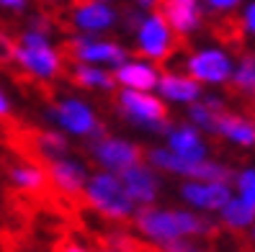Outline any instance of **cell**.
I'll use <instances>...</instances> for the list:
<instances>
[{
	"mask_svg": "<svg viewBox=\"0 0 255 252\" xmlns=\"http://www.w3.org/2000/svg\"><path fill=\"white\" fill-rule=\"evenodd\" d=\"M134 227H137L142 237H147L157 247L186 240V237H209L217 229L209 219L193 214V211L155 209V206H147V209H139L134 214Z\"/></svg>",
	"mask_w": 255,
	"mask_h": 252,
	"instance_id": "cell-1",
	"label": "cell"
},
{
	"mask_svg": "<svg viewBox=\"0 0 255 252\" xmlns=\"http://www.w3.org/2000/svg\"><path fill=\"white\" fill-rule=\"evenodd\" d=\"M83 198L93 211H98L101 216H106L111 221H127V219H134V214H137V206L127 196L119 175H111V172L88 175Z\"/></svg>",
	"mask_w": 255,
	"mask_h": 252,
	"instance_id": "cell-2",
	"label": "cell"
},
{
	"mask_svg": "<svg viewBox=\"0 0 255 252\" xmlns=\"http://www.w3.org/2000/svg\"><path fill=\"white\" fill-rule=\"evenodd\" d=\"M119 113H122L129 124L137 129H147L152 134H170V118H168V106L160 95L152 93H139V90H119L116 95Z\"/></svg>",
	"mask_w": 255,
	"mask_h": 252,
	"instance_id": "cell-3",
	"label": "cell"
},
{
	"mask_svg": "<svg viewBox=\"0 0 255 252\" xmlns=\"http://www.w3.org/2000/svg\"><path fill=\"white\" fill-rule=\"evenodd\" d=\"M47 118L57 126V131L70 137H88V139H101L103 129L98 124L96 111L80 98H62L47 111Z\"/></svg>",
	"mask_w": 255,
	"mask_h": 252,
	"instance_id": "cell-4",
	"label": "cell"
},
{
	"mask_svg": "<svg viewBox=\"0 0 255 252\" xmlns=\"http://www.w3.org/2000/svg\"><path fill=\"white\" fill-rule=\"evenodd\" d=\"M134 39H137V52L147 59V62H165L175 44H178V36L173 34V28L168 26V21L162 18L160 10H149L144 21L139 23V28L134 31Z\"/></svg>",
	"mask_w": 255,
	"mask_h": 252,
	"instance_id": "cell-5",
	"label": "cell"
},
{
	"mask_svg": "<svg viewBox=\"0 0 255 252\" xmlns=\"http://www.w3.org/2000/svg\"><path fill=\"white\" fill-rule=\"evenodd\" d=\"M91 157L101 168V172H111V175H122L124 170L144 162V152L137 142L109 137V134H103L91 144Z\"/></svg>",
	"mask_w": 255,
	"mask_h": 252,
	"instance_id": "cell-6",
	"label": "cell"
},
{
	"mask_svg": "<svg viewBox=\"0 0 255 252\" xmlns=\"http://www.w3.org/2000/svg\"><path fill=\"white\" fill-rule=\"evenodd\" d=\"M67 57L72 59L75 65H106V67H122L127 59H129V52L116 44L111 39H96V36H72L67 41Z\"/></svg>",
	"mask_w": 255,
	"mask_h": 252,
	"instance_id": "cell-7",
	"label": "cell"
},
{
	"mask_svg": "<svg viewBox=\"0 0 255 252\" xmlns=\"http://www.w3.org/2000/svg\"><path fill=\"white\" fill-rule=\"evenodd\" d=\"M13 62H16L26 75H31L34 80L49 83L54 78L62 75V65H65V54L49 47H21L16 44V54H13Z\"/></svg>",
	"mask_w": 255,
	"mask_h": 252,
	"instance_id": "cell-8",
	"label": "cell"
},
{
	"mask_svg": "<svg viewBox=\"0 0 255 252\" xmlns=\"http://www.w3.org/2000/svg\"><path fill=\"white\" fill-rule=\"evenodd\" d=\"M186 72L191 80H196L199 85H222V83H230L232 80V59L224 54L222 49H201V52H193L186 59Z\"/></svg>",
	"mask_w": 255,
	"mask_h": 252,
	"instance_id": "cell-9",
	"label": "cell"
},
{
	"mask_svg": "<svg viewBox=\"0 0 255 252\" xmlns=\"http://www.w3.org/2000/svg\"><path fill=\"white\" fill-rule=\"evenodd\" d=\"M47 177L49 185L59 190L67 198H78L83 196V188L88 183V168L75 157H59L47 162Z\"/></svg>",
	"mask_w": 255,
	"mask_h": 252,
	"instance_id": "cell-10",
	"label": "cell"
},
{
	"mask_svg": "<svg viewBox=\"0 0 255 252\" xmlns=\"http://www.w3.org/2000/svg\"><path fill=\"white\" fill-rule=\"evenodd\" d=\"M119 180H122L127 196L134 201V206H142V209L155 206V201L160 196V177L147 162H139V165L124 170L119 175Z\"/></svg>",
	"mask_w": 255,
	"mask_h": 252,
	"instance_id": "cell-11",
	"label": "cell"
},
{
	"mask_svg": "<svg viewBox=\"0 0 255 252\" xmlns=\"http://www.w3.org/2000/svg\"><path fill=\"white\" fill-rule=\"evenodd\" d=\"M160 13L168 21V26L173 28L175 36H188L201 26L204 10L199 0H162L160 3Z\"/></svg>",
	"mask_w": 255,
	"mask_h": 252,
	"instance_id": "cell-12",
	"label": "cell"
},
{
	"mask_svg": "<svg viewBox=\"0 0 255 252\" xmlns=\"http://www.w3.org/2000/svg\"><path fill=\"white\" fill-rule=\"evenodd\" d=\"M70 21L80 34L93 36V34L114 28L116 21H119V13H116L114 5H106V3H80V5L72 8Z\"/></svg>",
	"mask_w": 255,
	"mask_h": 252,
	"instance_id": "cell-13",
	"label": "cell"
},
{
	"mask_svg": "<svg viewBox=\"0 0 255 252\" xmlns=\"http://www.w3.org/2000/svg\"><path fill=\"white\" fill-rule=\"evenodd\" d=\"M181 198L201 211H222L230 203L232 190L224 183H199V180H186L181 185Z\"/></svg>",
	"mask_w": 255,
	"mask_h": 252,
	"instance_id": "cell-14",
	"label": "cell"
},
{
	"mask_svg": "<svg viewBox=\"0 0 255 252\" xmlns=\"http://www.w3.org/2000/svg\"><path fill=\"white\" fill-rule=\"evenodd\" d=\"M116 85H122L124 90H139V93H152L157 90L160 72L152 62L147 59H127L122 67L114 70Z\"/></svg>",
	"mask_w": 255,
	"mask_h": 252,
	"instance_id": "cell-15",
	"label": "cell"
},
{
	"mask_svg": "<svg viewBox=\"0 0 255 252\" xmlns=\"http://www.w3.org/2000/svg\"><path fill=\"white\" fill-rule=\"evenodd\" d=\"M168 152H173L175 157H181L183 162H191V165H196V162H204L206 160V142L201 139L199 129L193 126H173L170 134H168V147H165Z\"/></svg>",
	"mask_w": 255,
	"mask_h": 252,
	"instance_id": "cell-16",
	"label": "cell"
},
{
	"mask_svg": "<svg viewBox=\"0 0 255 252\" xmlns=\"http://www.w3.org/2000/svg\"><path fill=\"white\" fill-rule=\"evenodd\" d=\"M157 93L162 100L170 103H199L201 98V85L196 80H191L188 75H178V72H165L160 75L157 83Z\"/></svg>",
	"mask_w": 255,
	"mask_h": 252,
	"instance_id": "cell-17",
	"label": "cell"
},
{
	"mask_svg": "<svg viewBox=\"0 0 255 252\" xmlns=\"http://www.w3.org/2000/svg\"><path fill=\"white\" fill-rule=\"evenodd\" d=\"M8 177L10 183L16 185L23 193H44L49 188V177H47V168H41L39 162H13L8 168Z\"/></svg>",
	"mask_w": 255,
	"mask_h": 252,
	"instance_id": "cell-18",
	"label": "cell"
},
{
	"mask_svg": "<svg viewBox=\"0 0 255 252\" xmlns=\"http://www.w3.org/2000/svg\"><path fill=\"white\" fill-rule=\"evenodd\" d=\"M217 137L235 142L240 147H255V126L250 118L224 111L217 121Z\"/></svg>",
	"mask_w": 255,
	"mask_h": 252,
	"instance_id": "cell-19",
	"label": "cell"
},
{
	"mask_svg": "<svg viewBox=\"0 0 255 252\" xmlns=\"http://www.w3.org/2000/svg\"><path fill=\"white\" fill-rule=\"evenodd\" d=\"M31 147H34V152L41 160H47V162L59 160V157H67V152H70L67 137L62 134V131H57V129L36 131V134L31 137Z\"/></svg>",
	"mask_w": 255,
	"mask_h": 252,
	"instance_id": "cell-20",
	"label": "cell"
},
{
	"mask_svg": "<svg viewBox=\"0 0 255 252\" xmlns=\"http://www.w3.org/2000/svg\"><path fill=\"white\" fill-rule=\"evenodd\" d=\"M70 78H72L75 85L88 87V90H114L116 87L114 72L103 70V67H93V65H75L72 62Z\"/></svg>",
	"mask_w": 255,
	"mask_h": 252,
	"instance_id": "cell-21",
	"label": "cell"
},
{
	"mask_svg": "<svg viewBox=\"0 0 255 252\" xmlns=\"http://www.w3.org/2000/svg\"><path fill=\"white\" fill-rule=\"evenodd\" d=\"M147 165L152 168L155 172L162 170V172H170V175H181V177H191V162H183L181 157H175L173 152H168L165 147H152L147 152Z\"/></svg>",
	"mask_w": 255,
	"mask_h": 252,
	"instance_id": "cell-22",
	"label": "cell"
},
{
	"mask_svg": "<svg viewBox=\"0 0 255 252\" xmlns=\"http://www.w3.org/2000/svg\"><path fill=\"white\" fill-rule=\"evenodd\" d=\"M219 214H222V224L235 229V232L248 229V227L255 224V209L250 203H245L243 198H230V203L224 206Z\"/></svg>",
	"mask_w": 255,
	"mask_h": 252,
	"instance_id": "cell-23",
	"label": "cell"
},
{
	"mask_svg": "<svg viewBox=\"0 0 255 252\" xmlns=\"http://www.w3.org/2000/svg\"><path fill=\"white\" fill-rule=\"evenodd\" d=\"M232 87L237 93H243V95L255 100V59L253 57L245 54L240 59V67L232 72Z\"/></svg>",
	"mask_w": 255,
	"mask_h": 252,
	"instance_id": "cell-24",
	"label": "cell"
},
{
	"mask_svg": "<svg viewBox=\"0 0 255 252\" xmlns=\"http://www.w3.org/2000/svg\"><path fill=\"white\" fill-rule=\"evenodd\" d=\"M219 116H222V113H214L204 100L191 103V106H188L191 126H193V129H201V131H209V134H217V121H219Z\"/></svg>",
	"mask_w": 255,
	"mask_h": 252,
	"instance_id": "cell-25",
	"label": "cell"
},
{
	"mask_svg": "<svg viewBox=\"0 0 255 252\" xmlns=\"http://www.w3.org/2000/svg\"><path fill=\"white\" fill-rule=\"evenodd\" d=\"M235 180H237V188H240V198L255 209V168L243 170Z\"/></svg>",
	"mask_w": 255,
	"mask_h": 252,
	"instance_id": "cell-26",
	"label": "cell"
},
{
	"mask_svg": "<svg viewBox=\"0 0 255 252\" xmlns=\"http://www.w3.org/2000/svg\"><path fill=\"white\" fill-rule=\"evenodd\" d=\"M13 54H16V41L10 39L8 31H3V28H0V65L13 62Z\"/></svg>",
	"mask_w": 255,
	"mask_h": 252,
	"instance_id": "cell-27",
	"label": "cell"
},
{
	"mask_svg": "<svg viewBox=\"0 0 255 252\" xmlns=\"http://www.w3.org/2000/svg\"><path fill=\"white\" fill-rule=\"evenodd\" d=\"M28 28H31V31H39V34H44V36H49V34L54 31L52 21H49L47 16H41V13H36V16H31V18H28Z\"/></svg>",
	"mask_w": 255,
	"mask_h": 252,
	"instance_id": "cell-28",
	"label": "cell"
},
{
	"mask_svg": "<svg viewBox=\"0 0 255 252\" xmlns=\"http://www.w3.org/2000/svg\"><path fill=\"white\" fill-rule=\"evenodd\" d=\"M160 252H206V250L196 247V245L188 242V240H178V242H168V245H162V247H160Z\"/></svg>",
	"mask_w": 255,
	"mask_h": 252,
	"instance_id": "cell-29",
	"label": "cell"
},
{
	"mask_svg": "<svg viewBox=\"0 0 255 252\" xmlns=\"http://www.w3.org/2000/svg\"><path fill=\"white\" fill-rule=\"evenodd\" d=\"M204 3H206L209 10H214V13H227V10L237 8L240 0H204Z\"/></svg>",
	"mask_w": 255,
	"mask_h": 252,
	"instance_id": "cell-30",
	"label": "cell"
},
{
	"mask_svg": "<svg viewBox=\"0 0 255 252\" xmlns=\"http://www.w3.org/2000/svg\"><path fill=\"white\" fill-rule=\"evenodd\" d=\"M28 8V0H0V10H10V13H21Z\"/></svg>",
	"mask_w": 255,
	"mask_h": 252,
	"instance_id": "cell-31",
	"label": "cell"
},
{
	"mask_svg": "<svg viewBox=\"0 0 255 252\" xmlns=\"http://www.w3.org/2000/svg\"><path fill=\"white\" fill-rule=\"evenodd\" d=\"M243 28L250 34H255V3H250L245 8V16H243Z\"/></svg>",
	"mask_w": 255,
	"mask_h": 252,
	"instance_id": "cell-32",
	"label": "cell"
},
{
	"mask_svg": "<svg viewBox=\"0 0 255 252\" xmlns=\"http://www.w3.org/2000/svg\"><path fill=\"white\" fill-rule=\"evenodd\" d=\"M54 252H91V250H85L83 245H78V242H62Z\"/></svg>",
	"mask_w": 255,
	"mask_h": 252,
	"instance_id": "cell-33",
	"label": "cell"
},
{
	"mask_svg": "<svg viewBox=\"0 0 255 252\" xmlns=\"http://www.w3.org/2000/svg\"><path fill=\"white\" fill-rule=\"evenodd\" d=\"M8 116H10V100L3 90H0V118H8Z\"/></svg>",
	"mask_w": 255,
	"mask_h": 252,
	"instance_id": "cell-34",
	"label": "cell"
},
{
	"mask_svg": "<svg viewBox=\"0 0 255 252\" xmlns=\"http://www.w3.org/2000/svg\"><path fill=\"white\" fill-rule=\"evenodd\" d=\"M134 3H137V8H139V10H144V13H147V10H152L155 5H160L162 0H134Z\"/></svg>",
	"mask_w": 255,
	"mask_h": 252,
	"instance_id": "cell-35",
	"label": "cell"
},
{
	"mask_svg": "<svg viewBox=\"0 0 255 252\" xmlns=\"http://www.w3.org/2000/svg\"><path fill=\"white\" fill-rule=\"evenodd\" d=\"M75 3H78V5H80V3H106V5H111L114 0H75Z\"/></svg>",
	"mask_w": 255,
	"mask_h": 252,
	"instance_id": "cell-36",
	"label": "cell"
},
{
	"mask_svg": "<svg viewBox=\"0 0 255 252\" xmlns=\"http://www.w3.org/2000/svg\"><path fill=\"white\" fill-rule=\"evenodd\" d=\"M98 252H119V250H114V247H109V245H106V247H101Z\"/></svg>",
	"mask_w": 255,
	"mask_h": 252,
	"instance_id": "cell-37",
	"label": "cell"
},
{
	"mask_svg": "<svg viewBox=\"0 0 255 252\" xmlns=\"http://www.w3.org/2000/svg\"><path fill=\"white\" fill-rule=\"evenodd\" d=\"M41 3H49V5H57V3H62V0H41Z\"/></svg>",
	"mask_w": 255,
	"mask_h": 252,
	"instance_id": "cell-38",
	"label": "cell"
},
{
	"mask_svg": "<svg viewBox=\"0 0 255 252\" xmlns=\"http://www.w3.org/2000/svg\"><path fill=\"white\" fill-rule=\"evenodd\" d=\"M250 240H253V245H255V224H253V229H250Z\"/></svg>",
	"mask_w": 255,
	"mask_h": 252,
	"instance_id": "cell-39",
	"label": "cell"
}]
</instances>
